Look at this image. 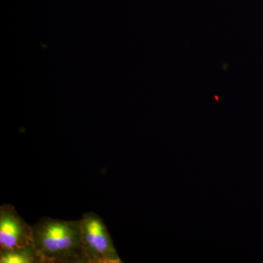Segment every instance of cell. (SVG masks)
<instances>
[{"instance_id": "cell-1", "label": "cell", "mask_w": 263, "mask_h": 263, "mask_svg": "<svg viewBox=\"0 0 263 263\" xmlns=\"http://www.w3.org/2000/svg\"><path fill=\"white\" fill-rule=\"evenodd\" d=\"M33 245L43 263H87L81 240V220L43 217L33 226Z\"/></svg>"}, {"instance_id": "cell-2", "label": "cell", "mask_w": 263, "mask_h": 263, "mask_svg": "<svg viewBox=\"0 0 263 263\" xmlns=\"http://www.w3.org/2000/svg\"><path fill=\"white\" fill-rule=\"evenodd\" d=\"M81 220V240L87 263L122 262L103 219L89 212Z\"/></svg>"}, {"instance_id": "cell-3", "label": "cell", "mask_w": 263, "mask_h": 263, "mask_svg": "<svg viewBox=\"0 0 263 263\" xmlns=\"http://www.w3.org/2000/svg\"><path fill=\"white\" fill-rule=\"evenodd\" d=\"M33 245V227L19 215L14 207L0 206V251Z\"/></svg>"}, {"instance_id": "cell-4", "label": "cell", "mask_w": 263, "mask_h": 263, "mask_svg": "<svg viewBox=\"0 0 263 263\" xmlns=\"http://www.w3.org/2000/svg\"><path fill=\"white\" fill-rule=\"evenodd\" d=\"M1 263H43L41 256L34 245L10 250L0 251Z\"/></svg>"}]
</instances>
